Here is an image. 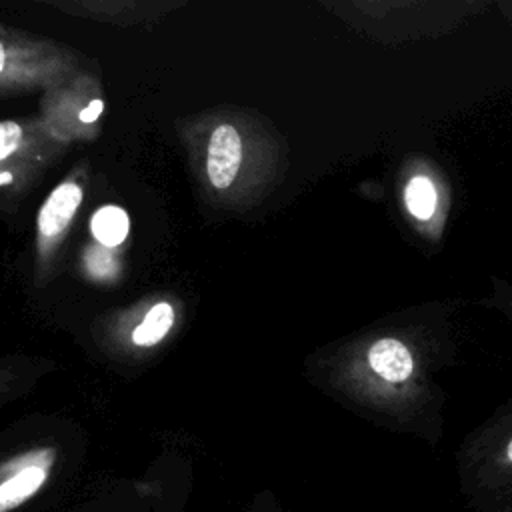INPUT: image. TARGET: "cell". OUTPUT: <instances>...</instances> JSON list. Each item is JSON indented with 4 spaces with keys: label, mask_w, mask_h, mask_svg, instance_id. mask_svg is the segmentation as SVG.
Here are the masks:
<instances>
[{
    "label": "cell",
    "mask_w": 512,
    "mask_h": 512,
    "mask_svg": "<svg viewBox=\"0 0 512 512\" xmlns=\"http://www.w3.org/2000/svg\"><path fill=\"white\" fill-rule=\"evenodd\" d=\"M56 454L38 448L0 464V512H14L28 504L50 480Z\"/></svg>",
    "instance_id": "1"
},
{
    "label": "cell",
    "mask_w": 512,
    "mask_h": 512,
    "mask_svg": "<svg viewBox=\"0 0 512 512\" xmlns=\"http://www.w3.org/2000/svg\"><path fill=\"white\" fill-rule=\"evenodd\" d=\"M242 164V140L234 126L220 124L210 134L206 172L208 180L216 190L232 186Z\"/></svg>",
    "instance_id": "2"
},
{
    "label": "cell",
    "mask_w": 512,
    "mask_h": 512,
    "mask_svg": "<svg viewBox=\"0 0 512 512\" xmlns=\"http://www.w3.org/2000/svg\"><path fill=\"white\" fill-rule=\"evenodd\" d=\"M82 202V188L76 182H62L46 198L38 214V232L42 238L58 236L76 214Z\"/></svg>",
    "instance_id": "3"
},
{
    "label": "cell",
    "mask_w": 512,
    "mask_h": 512,
    "mask_svg": "<svg viewBox=\"0 0 512 512\" xmlns=\"http://www.w3.org/2000/svg\"><path fill=\"white\" fill-rule=\"evenodd\" d=\"M368 362L376 376L386 382H406L414 372V360L404 342L396 338H380L368 350Z\"/></svg>",
    "instance_id": "4"
},
{
    "label": "cell",
    "mask_w": 512,
    "mask_h": 512,
    "mask_svg": "<svg viewBox=\"0 0 512 512\" xmlns=\"http://www.w3.org/2000/svg\"><path fill=\"white\" fill-rule=\"evenodd\" d=\"M90 230L104 248H114L126 240L130 230V220L124 208L108 204L94 212Z\"/></svg>",
    "instance_id": "5"
},
{
    "label": "cell",
    "mask_w": 512,
    "mask_h": 512,
    "mask_svg": "<svg viewBox=\"0 0 512 512\" xmlns=\"http://www.w3.org/2000/svg\"><path fill=\"white\" fill-rule=\"evenodd\" d=\"M172 322H174L172 306L168 302H158L148 310L142 324L136 326V330L132 332V340L138 346H152L164 338Z\"/></svg>",
    "instance_id": "6"
},
{
    "label": "cell",
    "mask_w": 512,
    "mask_h": 512,
    "mask_svg": "<svg viewBox=\"0 0 512 512\" xmlns=\"http://www.w3.org/2000/svg\"><path fill=\"white\" fill-rule=\"evenodd\" d=\"M404 202L418 220H428L436 210V190L426 176H412L404 190Z\"/></svg>",
    "instance_id": "7"
},
{
    "label": "cell",
    "mask_w": 512,
    "mask_h": 512,
    "mask_svg": "<svg viewBox=\"0 0 512 512\" xmlns=\"http://www.w3.org/2000/svg\"><path fill=\"white\" fill-rule=\"evenodd\" d=\"M22 140V128L16 122H0V160L10 156Z\"/></svg>",
    "instance_id": "8"
},
{
    "label": "cell",
    "mask_w": 512,
    "mask_h": 512,
    "mask_svg": "<svg viewBox=\"0 0 512 512\" xmlns=\"http://www.w3.org/2000/svg\"><path fill=\"white\" fill-rule=\"evenodd\" d=\"M102 108H104V104H102V100H92L86 108H82V112H80V120L82 122H94L100 114H102Z\"/></svg>",
    "instance_id": "9"
},
{
    "label": "cell",
    "mask_w": 512,
    "mask_h": 512,
    "mask_svg": "<svg viewBox=\"0 0 512 512\" xmlns=\"http://www.w3.org/2000/svg\"><path fill=\"white\" fill-rule=\"evenodd\" d=\"M504 460H506V464H508V466H512V438H510V442L506 444V450H504Z\"/></svg>",
    "instance_id": "10"
},
{
    "label": "cell",
    "mask_w": 512,
    "mask_h": 512,
    "mask_svg": "<svg viewBox=\"0 0 512 512\" xmlns=\"http://www.w3.org/2000/svg\"><path fill=\"white\" fill-rule=\"evenodd\" d=\"M12 182V174L10 172H4V170H0V186H4V184H10Z\"/></svg>",
    "instance_id": "11"
},
{
    "label": "cell",
    "mask_w": 512,
    "mask_h": 512,
    "mask_svg": "<svg viewBox=\"0 0 512 512\" xmlns=\"http://www.w3.org/2000/svg\"><path fill=\"white\" fill-rule=\"evenodd\" d=\"M4 64H6V50H4V46H2V42H0V74H2V70H4Z\"/></svg>",
    "instance_id": "12"
}]
</instances>
